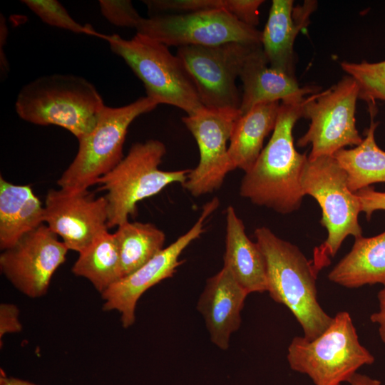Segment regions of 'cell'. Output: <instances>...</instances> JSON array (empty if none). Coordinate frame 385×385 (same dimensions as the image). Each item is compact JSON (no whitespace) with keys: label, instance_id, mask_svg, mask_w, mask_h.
Masks as SVG:
<instances>
[{"label":"cell","instance_id":"obj_1","mask_svg":"<svg viewBox=\"0 0 385 385\" xmlns=\"http://www.w3.org/2000/svg\"><path fill=\"white\" fill-rule=\"evenodd\" d=\"M305 100V99H304ZM302 102H282L272 136L242 180L240 195L282 215L297 210L304 197L300 185L306 153L295 148L293 128L302 117Z\"/></svg>","mask_w":385,"mask_h":385},{"label":"cell","instance_id":"obj_2","mask_svg":"<svg viewBox=\"0 0 385 385\" xmlns=\"http://www.w3.org/2000/svg\"><path fill=\"white\" fill-rule=\"evenodd\" d=\"M256 242L265 257L267 291L276 302L284 305L301 326L304 337L312 340L330 324V317L319 304L316 279L318 272L299 247L277 237L268 227L255 230Z\"/></svg>","mask_w":385,"mask_h":385},{"label":"cell","instance_id":"obj_3","mask_svg":"<svg viewBox=\"0 0 385 385\" xmlns=\"http://www.w3.org/2000/svg\"><path fill=\"white\" fill-rule=\"evenodd\" d=\"M106 105L93 84L70 74L41 76L20 90L15 110L22 120L55 125L78 140L92 131Z\"/></svg>","mask_w":385,"mask_h":385},{"label":"cell","instance_id":"obj_4","mask_svg":"<svg viewBox=\"0 0 385 385\" xmlns=\"http://www.w3.org/2000/svg\"><path fill=\"white\" fill-rule=\"evenodd\" d=\"M300 185L304 195H310L322 210L320 223L327 232L325 241L314 251L312 260L319 272L327 267L348 236H362L359 222L361 203L347 185V177L334 156L307 158Z\"/></svg>","mask_w":385,"mask_h":385},{"label":"cell","instance_id":"obj_5","mask_svg":"<svg viewBox=\"0 0 385 385\" xmlns=\"http://www.w3.org/2000/svg\"><path fill=\"white\" fill-rule=\"evenodd\" d=\"M290 368L307 375L314 385H342L366 365L374 355L359 342L351 315L339 312L329 327L312 340L294 337L287 354Z\"/></svg>","mask_w":385,"mask_h":385},{"label":"cell","instance_id":"obj_6","mask_svg":"<svg viewBox=\"0 0 385 385\" xmlns=\"http://www.w3.org/2000/svg\"><path fill=\"white\" fill-rule=\"evenodd\" d=\"M165 153V145L158 140L135 143L113 169L97 180L98 190L107 191L108 228L133 217L138 202L157 195L170 184H184L190 169L160 170Z\"/></svg>","mask_w":385,"mask_h":385},{"label":"cell","instance_id":"obj_7","mask_svg":"<svg viewBox=\"0 0 385 385\" xmlns=\"http://www.w3.org/2000/svg\"><path fill=\"white\" fill-rule=\"evenodd\" d=\"M103 39L143 82L146 96L158 105L175 106L187 115L205 108L183 63L168 46L137 33L130 39L117 34L104 35Z\"/></svg>","mask_w":385,"mask_h":385},{"label":"cell","instance_id":"obj_8","mask_svg":"<svg viewBox=\"0 0 385 385\" xmlns=\"http://www.w3.org/2000/svg\"><path fill=\"white\" fill-rule=\"evenodd\" d=\"M157 106L147 96L120 107L106 106L92 131L78 139L76 155L57 181L60 188L88 189L113 169L123 158V144L131 123Z\"/></svg>","mask_w":385,"mask_h":385},{"label":"cell","instance_id":"obj_9","mask_svg":"<svg viewBox=\"0 0 385 385\" xmlns=\"http://www.w3.org/2000/svg\"><path fill=\"white\" fill-rule=\"evenodd\" d=\"M359 98V86L348 75L324 91L305 98L302 117L308 118L310 124L297 145L312 146L308 158L333 156L346 146L355 147L361 143L355 120Z\"/></svg>","mask_w":385,"mask_h":385},{"label":"cell","instance_id":"obj_10","mask_svg":"<svg viewBox=\"0 0 385 385\" xmlns=\"http://www.w3.org/2000/svg\"><path fill=\"white\" fill-rule=\"evenodd\" d=\"M136 33L167 46H214L231 42L262 46V31L223 9L142 18Z\"/></svg>","mask_w":385,"mask_h":385},{"label":"cell","instance_id":"obj_11","mask_svg":"<svg viewBox=\"0 0 385 385\" xmlns=\"http://www.w3.org/2000/svg\"><path fill=\"white\" fill-rule=\"evenodd\" d=\"M259 46L231 42L214 46L178 48L176 56L195 84L207 108L240 110L242 101L236 78L248 53Z\"/></svg>","mask_w":385,"mask_h":385},{"label":"cell","instance_id":"obj_12","mask_svg":"<svg viewBox=\"0 0 385 385\" xmlns=\"http://www.w3.org/2000/svg\"><path fill=\"white\" fill-rule=\"evenodd\" d=\"M242 115L240 110L207 108L187 115L182 121L197 144L200 160L190 170L183 186L191 195L198 197L219 189L228 173L233 170L229 154L233 126Z\"/></svg>","mask_w":385,"mask_h":385},{"label":"cell","instance_id":"obj_13","mask_svg":"<svg viewBox=\"0 0 385 385\" xmlns=\"http://www.w3.org/2000/svg\"><path fill=\"white\" fill-rule=\"evenodd\" d=\"M217 197L207 202L195 223L175 242L157 254L144 265L120 278L101 294L104 311H117L121 324L128 328L135 322L138 299L150 287L170 278L182 264L179 257L183 250L205 231L207 217L218 207Z\"/></svg>","mask_w":385,"mask_h":385},{"label":"cell","instance_id":"obj_14","mask_svg":"<svg viewBox=\"0 0 385 385\" xmlns=\"http://www.w3.org/2000/svg\"><path fill=\"white\" fill-rule=\"evenodd\" d=\"M69 250L46 224L21 237L0 255V270L11 284L30 298L48 292L51 278Z\"/></svg>","mask_w":385,"mask_h":385},{"label":"cell","instance_id":"obj_15","mask_svg":"<svg viewBox=\"0 0 385 385\" xmlns=\"http://www.w3.org/2000/svg\"><path fill=\"white\" fill-rule=\"evenodd\" d=\"M108 205L88 189L50 190L44 203L46 224L69 250L78 253L108 231Z\"/></svg>","mask_w":385,"mask_h":385},{"label":"cell","instance_id":"obj_16","mask_svg":"<svg viewBox=\"0 0 385 385\" xmlns=\"http://www.w3.org/2000/svg\"><path fill=\"white\" fill-rule=\"evenodd\" d=\"M249 294L225 267L208 278L197 309L202 314L212 342L227 350L231 335L241 324V311Z\"/></svg>","mask_w":385,"mask_h":385},{"label":"cell","instance_id":"obj_17","mask_svg":"<svg viewBox=\"0 0 385 385\" xmlns=\"http://www.w3.org/2000/svg\"><path fill=\"white\" fill-rule=\"evenodd\" d=\"M239 78L243 92L242 114L265 102H302L307 94L318 93L314 86L300 87L296 78L273 69L268 64L262 46L253 48L242 64Z\"/></svg>","mask_w":385,"mask_h":385},{"label":"cell","instance_id":"obj_18","mask_svg":"<svg viewBox=\"0 0 385 385\" xmlns=\"http://www.w3.org/2000/svg\"><path fill=\"white\" fill-rule=\"evenodd\" d=\"M292 0H273L267 24L262 31V48L271 68L295 78L294 43L307 25L316 3L305 1L295 9Z\"/></svg>","mask_w":385,"mask_h":385},{"label":"cell","instance_id":"obj_19","mask_svg":"<svg viewBox=\"0 0 385 385\" xmlns=\"http://www.w3.org/2000/svg\"><path fill=\"white\" fill-rule=\"evenodd\" d=\"M225 220L223 267L248 294L267 292L266 262L259 245L247 237L243 221L231 205L226 209Z\"/></svg>","mask_w":385,"mask_h":385},{"label":"cell","instance_id":"obj_20","mask_svg":"<svg viewBox=\"0 0 385 385\" xmlns=\"http://www.w3.org/2000/svg\"><path fill=\"white\" fill-rule=\"evenodd\" d=\"M44 224V205L30 185H15L0 177V248Z\"/></svg>","mask_w":385,"mask_h":385},{"label":"cell","instance_id":"obj_21","mask_svg":"<svg viewBox=\"0 0 385 385\" xmlns=\"http://www.w3.org/2000/svg\"><path fill=\"white\" fill-rule=\"evenodd\" d=\"M332 282L346 288L380 284L385 287V231L356 237L351 250L328 274Z\"/></svg>","mask_w":385,"mask_h":385},{"label":"cell","instance_id":"obj_22","mask_svg":"<svg viewBox=\"0 0 385 385\" xmlns=\"http://www.w3.org/2000/svg\"><path fill=\"white\" fill-rule=\"evenodd\" d=\"M279 105V101L259 103L235 121L228 145L234 170L246 173L253 166L263 149L265 138L274 128Z\"/></svg>","mask_w":385,"mask_h":385},{"label":"cell","instance_id":"obj_23","mask_svg":"<svg viewBox=\"0 0 385 385\" xmlns=\"http://www.w3.org/2000/svg\"><path fill=\"white\" fill-rule=\"evenodd\" d=\"M371 117L361 143L351 149H342L333 156L344 170L349 190L356 192L376 183H385V151L375 140V131L379 122L374 120L376 105L369 106Z\"/></svg>","mask_w":385,"mask_h":385},{"label":"cell","instance_id":"obj_24","mask_svg":"<svg viewBox=\"0 0 385 385\" xmlns=\"http://www.w3.org/2000/svg\"><path fill=\"white\" fill-rule=\"evenodd\" d=\"M71 271L88 279L101 294L122 278L120 254L114 233L98 236L78 253Z\"/></svg>","mask_w":385,"mask_h":385},{"label":"cell","instance_id":"obj_25","mask_svg":"<svg viewBox=\"0 0 385 385\" xmlns=\"http://www.w3.org/2000/svg\"><path fill=\"white\" fill-rule=\"evenodd\" d=\"M122 277L133 272L164 249V232L151 223L127 221L114 232Z\"/></svg>","mask_w":385,"mask_h":385},{"label":"cell","instance_id":"obj_26","mask_svg":"<svg viewBox=\"0 0 385 385\" xmlns=\"http://www.w3.org/2000/svg\"><path fill=\"white\" fill-rule=\"evenodd\" d=\"M340 65L356 81L360 99L368 106L376 105V101L385 102V60L375 63L343 61Z\"/></svg>","mask_w":385,"mask_h":385},{"label":"cell","instance_id":"obj_27","mask_svg":"<svg viewBox=\"0 0 385 385\" xmlns=\"http://www.w3.org/2000/svg\"><path fill=\"white\" fill-rule=\"evenodd\" d=\"M21 2L49 26L76 34L103 38L104 35L96 31L91 26L82 25L73 19L65 7L56 0H23Z\"/></svg>","mask_w":385,"mask_h":385},{"label":"cell","instance_id":"obj_28","mask_svg":"<svg viewBox=\"0 0 385 385\" xmlns=\"http://www.w3.org/2000/svg\"><path fill=\"white\" fill-rule=\"evenodd\" d=\"M98 4L102 15L116 26L136 29L143 18L129 0H100Z\"/></svg>","mask_w":385,"mask_h":385},{"label":"cell","instance_id":"obj_29","mask_svg":"<svg viewBox=\"0 0 385 385\" xmlns=\"http://www.w3.org/2000/svg\"><path fill=\"white\" fill-rule=\"evenodd\" d=\"M19 307L12 303L3 302L0 304V341L7 334L19 333L22 330L19 319Z\"/></svg>","mask_w":385,"mask_h":385},{"label":"cell","instance_id":"obj_30","mask_svg":"<svg viewBox=\"0 0 385 385\" xmlns=\"http://www.w3.org/2000/svg\"><path fill=\"white\" fill-rule=\"evenodd\" d=\"M361 203V212L366 214L368 220L373 213L378 210H385V192H379L372 187L364 188L355 192Z\"/></svg>","mask_w":385,"mask_h":385},{"label":"cell","instance_id":"obj_31","mask_svg":"<svg viewBox=\"0 0 385 385\" xmlns=\"http://www.w3.org/2000/svg\"><path fill=\"white\" fill-rule=\"evenodd\" d=\"M9 30L6 23L4 16L1 14L0 19V68L1 77H6L9 71V61L6 57L4 52V46L6 43Z\"/></svg>","mask_w":385,"mask_h":385},{"label":"cell","instance_id":"obj_32","mask_svg":"<svg viewBox=\"0 0 385 385\" xmlns=\"http://www.w3.org/2000/svg\"><path fill=\"white\" fill-rule=\"evenodd\" d=\"M370 320L378 325L380 339L385 344V303L379 304V309L370 316Z\"/></svg>","mask_w":385,"mask_h":385},{"label":"cell","instance_id":"obj_33","mask_svg":"<svg viewBox=\"0 0 385 385\" xmlns=\"http://www.w3.org/2000/svg\"><path fill=\"white\" fill-rule=\"evenodd\" d=\"M347 385H385L381 381L366 374L356 373L347 382Z\"/></svg>","mask_w":385,"mask_h":385},{"label":"cell","instance_id":"obj_34","mask_svg":"<svg viewBox=\"0 0 385 385\" xmlns=\"http://www.w3.org/2000/svg\"><path fill=\"white\" fill-rule=\"evenodd\" d=\"M0 385H39L32 381L21 378L6 375L1 371Z\"/></svg>","mask_w":385,"mask_h":385},{"label":"cell","instance_id":"obj_35","mask_svg":"<svg viewBox=\"0 0 385 385\" xmlns=\"http://www.w3.org/2000/svg\"><path fill=\"white\" fill-rule=\"evenodd\" d=\"M377 298L379 302V304L381 303H385V287H383L378 293Z\"/></svg>","mask_w":385,"mask_h":385}]
</instances>
